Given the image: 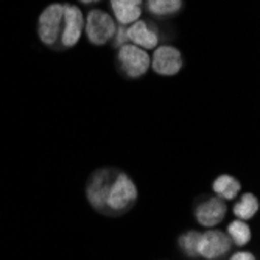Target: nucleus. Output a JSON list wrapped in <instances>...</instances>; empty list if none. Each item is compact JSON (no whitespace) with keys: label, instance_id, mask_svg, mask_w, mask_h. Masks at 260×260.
<instances>
[{"label":"nucleus","instance_id":"nucleus-8","mask_svg":"<svg viewBox=\"0 0 260 260\" xmlns=\"http://www.w3.org/2000/svg\"><path fill=\"white\" fill-rule=\"evenodd\" d=\"M62 20H64V31L61 35V42L64 47H74L80 41L84 25L81 10L74 5H64Z\"/></svg>","mask_w":260,"mask_h":260},{"label":"nucleus","instance_id":"nucleus-1","mask_svg":"<svg viewBox=\"0 0 260 260\" xmlns=\"http://www.w3.org/2000/svg\"><path fill=\"white\" fill-rule=\"evenodd\" d=\"M136 200L137 188L131 178L125 173H117L106 198V207H109L114 212H122L131 207Z\"/></svg>","mask_w":260,"mask_h":260},{"label":"nucleus","instance_id":"nucleus-9","mask_svg":"<svg viewBox=\"0 0 260 260\" xmlns=\"http://www.w3.org/2000/svg\"><path fill=\"white\" fill-rule=\"evenodd\" d=\"M226 204L220 198H210L204 203H201L197 207L195 217L201 226L214 228L215 224L221 223L226 215Z\"/></svg>","mask_w":260,"mask_h":260},{"label":"nucleus","instance_id":"nucleus-17","mask_svg":"<svg viewBox=\"0 0 260 260\" xmlns=\"http://www.w3.org/2000/svg\"><path fill=\"white\" fill-rule=\"evenodd\" d=\"M114 45L115 47H123L126 44H129V39H128V28L125 25H120L119 28L115 30L114 33Z\"/></svg>","mask_w":260,"mask_h":260},{"label":"nucleus","instance_id":"nucleus-2","mask_svg":"<svg viewBox=\"0 0 260 260\" xmlns=\"http://www.w3.org/2000/svg\"><path fill=\"white\" fill-rule=\"evenodd\" d=\"M115 30H117V27H115L114 19L109 14H106L105 11L92 10L87 14L86 35L92 44H95V45L106 44L111 38H114Z\"/></svg>","mask_w":260,"mask_h":260},{"label":"nucleus","instance_id":"nucleus-6","mask_svg":"<svg viewBox=\"0 0 260 260\" xmlns=\"http://www.w3.org/2000/svg\"><path fill=\"white\" fill-rule=\"evenodd\" d=\"M231 239L221 231H207L201 234L197 252L198 255H203L206 258H218L229 252L231 249Z\"/></svg>","mask_w":260,"mask_h":260},{"label":"nucleus","instance_id":"nucleus-7","mask_svg":"<svg viewBox=\"0 0 260 260\" xmlns=\"http://www.w3.org/2000/svg\"><path fill=\"white\" fill-rule=\"evenodd\" d=\"M153 69L159 75H176L182 67L181 52L175 47L162 45L153 55Z\"/></svg>","mask_w":260,"mask_h":260},{"label":"nucleus","instance_id":"nucleus-3","mask_svg":"<svg viewBox=\"0 0 260 260\" xmlns=\"http://www.w3.org/2000/svg\"><path fill=\"white\" fill-rule=\"evenodd\" d=\"M64 16V5H49L38 20V35L45 45H53L61 33V23Z\"/></svg>","mask_w":260,"mask_h":260},{"label":"nucleus","instance_id":"nucleus-15","mask_svg":"<svg viewBox=\"0 0 260 260\" xmlns=\"http://www.w3.org/2000/svg\"><path fill=\"white\" fill-rule=\"evenodd\" d=\"M228 232H229V239L239 246H245L251 240V229L242 220L232 221L228 228Z\"/></svg>","mask_w":260,"mask_h":260},{"label":"nucleus","instance_id":"nucleus-14","mask_svg":"<svg viewBox=\"0 0 260 260\" xmlns=\"http://www.w3.org/2000/svg\"><path fill=\"white\" fill-rule=\"evenodd\" d=\"M147 7L154 16H170L181 10L182 0H148Z\"/></svg>","mask_w":260,"mask_h":260},{"label":"nucleus","instance_id":"nucleus-19","mask_svg":"<svg viewBox=\"0 0 260 260\" xmlns=\"http://www.w3.org/2000/svg\"><path fill=\"white\" fill-rule=\"evenodd\" d=\"M80 2H83V4H95V2H99V0H80Z\"/></svg>","mask_w":260,"mask_h":260},{"label":"nucleus","instance_id":"nucleus-13","mask_svg":"<svg viewBox=\"0 0 260 260\" xmlns=\"http://www.w3.org/2000/svg\"><path fill=\"white\" fill-rule=\"evenodd\" d=\"M258 210V201L252 193H245L242 200L235 204L234 207V215L242 220H249L252 218Z\"/></svg>","mask_w":260,"mask_h":260},{"label":"nucleus","instance_id":"nucleus-18","mask_svg":"<svg viewBox=\"0 0 260 260\" xmlns=\"http://www.w3.org/2000/svg\"><path fill=\"white\" fill-rule=\"evenodd\" d=\"M231 260H255V257L251 252H237L231 257Z\"/></svg>","mask_w":260,"mask_h":260},{"label":"nucleus","instance_id":"nucleus-4","mask_svg":"<svg viewBox=\"0 0 260 260\" xmlns=\"http://www.w3.org/2000/svg\"><path fill=\"white\" fill-rule=\"evenodd\" d=\"M119 62L128 77L137 78L144 75L150 69L151 59L144 49H140V47L133 44H126L120 47L119 50Z\"/></svg>","mask_w":260,"mask_h":260},{"label":"nucleus","instance_id":"nucleus-11","mask_svg":"<svg viewBox=\"0 0 260 260\" xmlns=\"http://www.w3.org/2000/svg\"><path fill=\"white\" fill-rule=\"evenodd\" d=\"M128 39L140 49H154L159 41L157 35L151 28H148L144 20H136L128 28Z\"/></svg>","mask_w":260,"mask_h":260},{"label":"nucleus","instance_id":"nucleus-10","mask_svg":"<svg viewBox=\"0 0 260 260\" xmlns=\"http://www.w3.org/2000/svg\"><path fill=\"white\" fill-rule=\"evenodd\" d=\"M140 5L142 0H111V8L120 25H128L139 20L142 13Z\"/></svg>","mask_w":260,"mask_h":260},{"label":"nucleus","instance_id":"nucleus-5","mask_svg":"<svg viewBox=\"0 0 260 260\" xmlns=\"http://www.w3.org/2000/svg\"><path fill=\"white\" fill-rule=\"evenodd\" d=\"M114 178H115V173L111 169H102L93 173V176L90 178L87 184V200L95 209L105 210L106 198H108Z\"/></svg>","mask_w":260,"mask_h":260},{"label":"nucleus","instance_id":"nucleus-12","mask_svg":"<svg viewBox=\"0 0 260 260\" xmlns=\"http://www.w3.org/2000/svg\"><path fill=\"white\" fill-rule=\"evenodd\" d=\"M212 188H214V192L218 197L226 200H234L240 192V182L229 175H221L214 181Z\"/></svg>","mask_w":260,"mask_h":260},{"label":"nucleus","instance_id":"nucleus-16","mask_svg":"<svg viewBox=\"0 0 260 260\" xmlns=\"http://www.w3.org/2000/svg\"><path fill=\"white\" fill-rule=\"evenodd\" d=\"M201 237V232L198 231H188L184 235H181L179 239V248L187 254V255H198L197 248H198V242Z\"/></svg>","mask_w":260,"mask_h":260}]
</instances>
